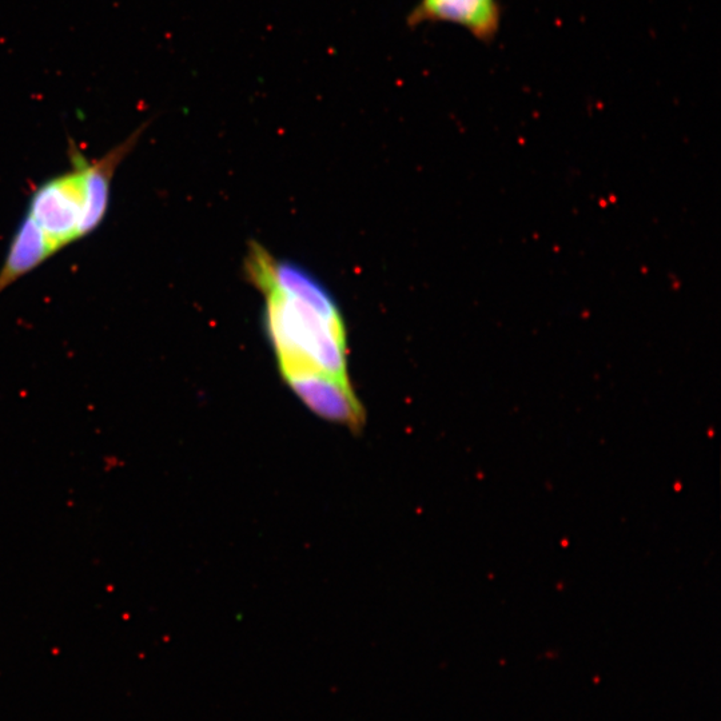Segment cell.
Wrapping results in <instances>:
<instances>
[{"instance_id":"6da1fadb","label":"cell","mask_w":721,"mask_h":721,"mask_svg":"<svg viewBox=\"0 0 721 721\" xmlns=\"http://www.w3.org/2000/svg\"><path fill=\"white\" fill-rule=\"evenodd\" d=\"M246 272L266 297L265 328L286 385L325 420L357 429L364 409L348 372L346 329L325 286L253 244Z\"/></svg>"},{"instance_id":"7a4b0ae2","label":"cell","mask_w":721,"mask_h":721,"mask_svg":"<svg viewBox=\"0 0 721 721\" xmlns=\"http://www.w3.org/2000/svg\"><path fill=\"white\" fill-rule=\"evenodd\" d=\"M147 126L149 122L143 123L98 159L87 158L69 138L70 169L43 182L31 195L26 213L55 253L93 234L105 221L114 175Z\"/></svg>"},{"instance_id":"3957f363","label":"cell","mask_w":721,"mask_h":721,"mask_svg":"<svg viewBox=\"0 0 721 721\" xmlns=\"http://www.w3.org/2000/svg\"><path fill=\"white\" fill-rule=\"evenodd\" d=\"M503 7L499 0H420L406 23L412 29L426 23H450L476 41L491 45L500 33Z\"/></svg>"}]
</instances>
